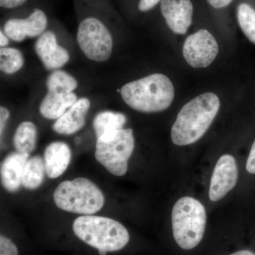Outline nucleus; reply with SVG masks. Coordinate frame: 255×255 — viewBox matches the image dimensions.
<instances>
[{
    "label": "nucleus",
    "instance_id": "obj_27",
    "mask_svg": "<svg viewBox=\"0 0 255 255\" xmlns=\"http://www.w3.org/2000/svg\"><path fill=\"white\" fill-rule=\"evenodd\" d=\"M26 0H0V6L6 9L18 7L25 3Z\"/></svg>",
    "mask_w": 255,
    "mask_h": 255
},
{
    "label": "nucleus",
    "instance_id": "obj_6",
    "mask_svg": "<svg viewBox=\"0 0 255 255\" xmlns=\"http://www.w3.org/2000/svg\"><path fill=\"white\" fill-rule=\"evenodd\" d=\"M135 139L132 129H121L108 136L97 138L95 157L110 173L125 175L128 162L133 152Z\"/></svg>",
    "mask_w": 255,
    "mask_h": 255
},
{
    "label": "nucleus",
    "instance_id": "obj_22",
    "mask_svg": "<svg viewBox=\"0 0 255 255\" xmlns=\"http://www.w3.org/2000/svg\"><path fill=\"white\" fill-rule=\"evenodd\" d=\"M238 19L242 31L252 43L255 44V9L251 5L243 3L238 7Z\"/></svg>",
    "mask_w": 255,
    "mask_h": 255
},
{
    "label": "nucleus",
    "instance_id": "obj_29",
    "mask_svg": "<svg viewBox=\"0 0 255 255\" xmlns=\"http://www.w3.org/2000/svg\"><path fill=\"white\" fill-rule=\"evenodd\" d=\"M9 43V39L2 31L0 32V46L4 48Z\"/></svg>",
    "mask_w": 255,
    "mask_h": 255
},
{
    "label": "nucleus",
    "instance_id": "obj_13",
    "mask_svg": "<svg viewBox=\"0 0 255 255\" xmlns=\"http://www.w3.org/2000/svg\"><path fill=\"white\" fill-rule=\"evenodd\" d=\"M90 101L84 98L78 100L65 114L53 124L55 132L62 135H71L85 127L86 116L90 108Z\"/></svg>",
    "mask_w": 255,
    "mask_h": 255
},
{
    "label": "nucleus",
    "instance_id": "obj_14",
    "mask_svg": "<svg viewBox=\"0 0 255 255\" xmlns=\"http://www.w3.org/2000/svg\"><path fill=\"white\" fill-rule=\"evenodd\" d=\"M29 154L16 152L5 157L1 164V181L3 187L9 192H16L21 185L25 165Z\"/></svg>",
    "mask_w": 255,
    "mask_h": 255
},
{
    "label": "nucleus",
    "instance_id": "obj_1",
    "mask_svg": "<svg viewBox=\"0 0 255 255\" xmlns=\"http://www.w3.org/2000/svg\"><path fill=\"white\" fill-rule=\"evenodd\" d=\"M220 100L207 92L193 99L179 111L172 126L171 137L179 146L189 145L204 136L219 112Z\"/></svg>",
    "mask_w": 255,
    "mask_h": 255
},
{
    "label": "nucleus",
    "instance_id": "obj_4",
    "mask_svg": "<svg viewBox=\"0 0 255 255\" xmlns=\"http://www.w3.org/2000/svg\"><path fill=\"white\" fill-rule=\"evenodd\" d=\"M172 226L178 246L187 251L194 249L202 241L205 233V207L191 196L180 198L172 209Z\"/></svg>",
    "mask_w": 255,
    "mask_h": 255
},
{
    "label": "nucleus",
    "instance_id": "obj_17",
    "mask_svg": "<svg viewBox=\"0 0 255 255\" xmlns=\"http://www.w3.org/2000/svg\"><path fill=\"white\" fill-rule=\"evenodd\" d=\"M127 122L124 114L105 111L96 116L93 121V128L97 138L111 135L123 128Z\"/></svg>",
    "mask_w": 255,
    "mask_h": 255
},
{
    "label": "nucleus",
    "instance_id": "obj_28",
    "mask_svg": "<svg viewBox=\"0 0 255 255\" xmlns=\"http://www.w3.org/2000/svg\"><path fill=\"white\" fill-rule=\"evenodd\" d=\"M233 1V0H207L208 2L216 9L226 7Z\"/></svg>",
    "mask_w": 255,
    "mask_h": 255
},
{
    "label": "nucleus",
    "instance_id": "obj_15",
    "mask_svg": "<svg viewBox=\"0 0 255 255\" xmlns=\"http://www.w3.org/2000/svg\"><path fill=\"white\" fill-rule=\"evenodd\" d=\"M70 147L63 142H53L44 152L46 174L50 179L59 177L68 168L71 161Z\"/></svg>",
    "mask_w": 255,
    "mask_h": 255
},
{
    "label": "nucleus",
    "instance_id": "obj_26",
    "mask_svg": "<svg viewBox=\"0 0 255 255\" xmlns=\"http://www.w3.org/2000/svg\"><path fill=\"white\" fill-rule=\"evenodd\" d=\"M162 0H140L138 4V9L140 11H147L154 7Z\"/></svg>",
    "mask_w": 255,
    "mask_h": 255
},
{
    "label": "nucleus",
    "instance_id": "obj_23",
    "mask_svg": "<svg viewBox=\"0 0 255 255\" xmlns=\"http://www.w3.org/2000/svg\"><path fill=\"white\" fill-rule=\"evenodd\" d=\"M0 255H18L16 245L6 236H0Z\"/></svg>",
    "mask_w": 255,
    "mask_h": 255
},
{
    "label": "nucleus",
    "instance_id": "obj_7",
    "mask_svg": "<svg viewBox=\"0 0 255 255\" xmlns=\"http://www.w3.org/2000/svg\"><path fill=\"white\" fill-rule=\"evenodd\" d=\"M80 49L89 59L105 62L110 59L113 39L110 31L97 18H85L79 25L77 34Z\"/></svg>",
    "mask_w": 255,
    "mask_h": 255
},
{
    "label": "nucleus",
    "instance_id": "obj_20",
    "mask_svg": "<svg viewBox=\"0 0 255 255\" xmlns=\"http://www.w3.org/2000/svg\"><path fill=\"white\" fill-rule=\"evenodd\" d=\"M78 82L72 75L63 71L55 70L47 79L46 87L48 92L58 93H70L78 87Z\"/></svg>",
    "mask_w": 255,
    "mask_h": 255
},
{
    "label": "nucleus",
    "instance_id": "obj_11",
    "mask_svg": "<svg viewBox=\"0 0 255 255\" xmlns=\"http://www.w3.org/2000/svg\"><path fill=\"white\" fill-rule=\"evenodd\" d=\"M161 13L169 28L177 34H185L192 21L191 0H162Z\"/></svg>",
    "mask_w": 255,
    "mask_h": 255
},
{
    "label": "nucleus",
    "instance_id": "obj_12",
    "mask_svg": "<svg viewBox=\"0 0 255 255\" xmlns=\"http://www.w3.org/2000/svg\"><path fill=\"white\" fill-rule=\"evenodd\" d=\"M35 50L48 70L59 69L70 59L68 50L58 44L56 36L51 31L44 32L40 36L36 42Z\"/></svg>",
    "mask_w": 255,
    "mask_h": 255
},
{
    "label": "nucleus",
    "instance_id": "obj_21",
    "mask_svg": "<svg viewBox=\"0 0 255 255\" xmlns=\"http://www.w3.org/2000/svg\"><path fill=\"white\" fill-rule=\"evenodd\" d=\"M24 59L16 48H1L0 50V69L7 75H11L22 68Z\"/></svg>",
    "mask_w": 255,
    "mask_h": 255
},
{
    "label": "nucleus",
    "instance_id": "obj_2",
    "mask_svg": "<svg viewBox=\"0 0 255 255\" xmlns=\"http://www.w3.org/2000/svg\"><path fill=\"white\" fill-rule=\"evenodd\" d=\"M121 94L130 108L144 113H154L170 107L174 98V89L167 76L155 73L129 82L122 87Z\"/></svg>",
    "mask_w": 255,
    "mask_h": 255
},
{
    "label": "nucleus",
    "instance_id": "obj_24",
    "mask_svg": "<svg viewBox=\"0 0 255 255\" xmlns=\"http://www.w3.org/2000/svg\"><path fill=\"white\" fill-rule=\"evenodd\" d=\"M246 169L250 174H255V140L247 159Z\"/></svg>",
    "mask_w": 255,
    "mask_h": 255
},
{
    "label": "nucleus",
    "instance_id": "obj_19",
    "mask_svg": "<svg viewBox=\"0 0 255 255\" xmlns=\"http://www.w3.org/2000/svg\"><path fill=\"white\" fill-rule=\"evenodd\" d=\"M37 129L34 124L24 122L16 128L13 138L16 151L21 153L30 154L36 147Z\"/></svg>",
    "mask_w": 255,
    "mask_h": 255
},
{
    "label": "nucleus",
    "instance_id": "obj_3",
    "mask_svg": "<svg viewBox=\"0 0 255 255\" xmlns=\"http://www.w3.org/2000/svg\"><path fill=\"white\" fill-rule=\"evenodd\" d=\"M73 231L100 255L121 251L130 241L128 231L122 223L103 216H80L74 221Z\"/></svg>",
    "mask_w": 255,
    "mask_h": 255
},
{
    "label": "nucleus",
    "instance_id": "obj_9",
    "mask_svg": "<svg viewBox=\"0 0 255 255\" xmlns=\"http://www.w3.org/2000/svg\"><path fill=\"white\" fill-rule=\"evenodd\" d=\"M238 179L237 162L233 155L221 156L213 172L210 183L209 196L210 200H221L228 193L234 189Z\"/></svg>",
    "mask_w": 255,
    "mask_h": 255
},
{
    "label": "nucleus",
    "instance_id": "obj_18",
    "mask_svg": "<svg viewBox=\"0 0 255 255\" xmlns=\"http://www.w3.org/2000/svg\"><path fill=\"white\" fill-rule=\"evenodd\" d=\"M46 174L44 159L34 156L28 159L21 179V185L28 190L38 189L44 181Z\"/></svg>",
    "mask_w": 255,
    "mask_h": 255
},
{
    "label": "nucleus",
    "instance_id": "obj_25",
    "mask_svg": "<svg viewBox=\"0 0 255 255\" xmlns=\"http://www.w3.org/2000/svg\"><path fill=\"white\" fill-rule=\"evenodd\" d=\"M9 116V110L4 107H1V108H0V135H1V136L2 135L3 132H4Z\"/></svg>",
    "mask_w": 255,
    "mask_h": 255
},
{
    "label": "nucleus",
    "instance_id": "obj_5",
    "mask_svg": "<svg viewBox=\"0 0 255 255\" xmlns=\"http://www.w3.org/2000/svg\"><path fill=\"white\" fill-rule=\"evenodd\" d=\"M55 205L68 212L90 216L105 204V196L90 179L78 177L60 183L53 194Z\"/></svg>",
    "mask_w": 255,
    "mask_h": 255
},
{
    "label": "nucleus",
    "instance_id": "obj_30",
    "mask_svg": "<svg viewBox=\"0 0 255 255\" xmlns=\"http://www.w3.org/2000/svg\"><path fill=\"white\" fill-rule=\"evenodd\" d=\"M230 255H255V253L251 251H248V250H243V251L236 252Z\"/></svg>",
    "mask_w": 255,
    "mask_h": 255
},
{
    "label": "nucleus",
    "instance_id": "obj_16",
    "mask_svg": "<svg viewBox=\"0 0 255 255\" xmlns=\"http://www.w3.org/2000/svg\"><path fill=\"white\" fill-rule=\"evenodd\" d=\"M73 92L58 93L48 92L40 105V113L47 119H58L77 102Z\"/></svg>",
    "mask_w": 255,
    "mask_h": 255
},
{
    "label": "nucleus",
    "instance_id": "obj_10",
    "mask_svg": "<svg viewBox=\"0 0 255 255\" xmlns=\"http://www.w3.org/2000/svg\"><path fill=\"white\" fill-rule=\"evenodd\" d=\"M47 26V16L41 9H35L27 18H11L5 23V34L13 41L21 42L26 37L43 34Z\"/></svg>",
    "mask_w": 255,
    "mask_h": 255
},
{
    "label": "nucleus",
    "instance_id": "obj_8",
    "mask_svg": "<svg viewBox=\"0 0 255 255\" xmlns=\"http://www.w3.org/2000/svg\"><path fill=\"white\" fill-rule=\"evenodd\" d=\"M219 53V45L213 35L201 29L190 35L183 46V55L189 65L204 68L214 62Z\"/></svg>",
    "mask_w": 255,
    "mask_h": 255
}]
</instances>
